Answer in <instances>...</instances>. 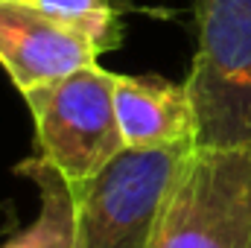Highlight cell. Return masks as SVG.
<instances>
[{
  "label": "cell",
  "mask_w": 251,
  "mask_h": 248,
  "mask_svg": "<svg viewBox=\"0 0 251 248\" xmlns=\"http://www.w3.org/2000/svg\"><path fill=\"white\" fill-rule=\"evenodd\" d=\"M114 114L126 149L196 146V114L184 82L114 73Z\"/></svg>",
  "instance_id": "obj_6"
},
{
  "label": "cell",
  "mask_w": 251,
  "mask_h": 248,
  "mask_svg": "<svg viewBox=\"0 0 251 248\" xmlns=\"http://www.w3.org/2000/svg\"><path fill=\"white\" fill-rule=\"evenodd\" d=\"M18 173L35 181L41 204L35 219L24 231L9 237L0 248H73L76 198H79L76 184H70L59 170H53L38 155L18 164Z\"/></svg>",
  "instance_id": "obj_7"
},
{
  "label": "cell",
  "mask_w": 251,
  "mask_h": 248,
  "mask_svg": "<svg viewBox=\"0 0 251 248\" xmlns=\"http://www.w3.org/2000/svg\"><path fill=\"white\" fill-rule=\"evenodd\" d=\"M35 125V155L82 187L126 149L114 114V70L88 64L21 94Z\"/></svg>",
  "instance_id": "obj_2"
},
{
  "label": "cell",
  "mask_w": 251,
  "mask_h": 248,
  "mask_svg": "<svg viewBox=\"0 0 251 248\" xmlns=\"http://www.w3.org/2000/svg\"><path fill=\"white\" fill-rule=\"evenodd\" d=\"M149 248H251V143L190 149Z\"/></svg>",
  "instance_id": "obj_3"
},
{
  "label": "cell",
  "mask_w": 251,
  "mask_h": 248,
  "mask_svg": "<svg viewBox=\"0 0 251 248\" xmlns=\"http://www.w3.org/2000/svg\"><path fill=\"white\" fill-rule=\"evenodd\" d=\"M100 50L29 0H0V67L26 94L97 64Z\"/></svg>",
  "instance_id": "obj_5"
},
{
  "label": "cell",
  "mask_w": 251,
  "mask_h": 248,
  "mask_svg": "<svg viewBox=\"0 0 251 248\" xmlns=\"http://www.w3.org/2000/svg\"><path fill=\"white\" fill-rule=\"evenodd\" d=\"M196 56L187 94L196 146L251 143V0H193Z\"/></svg>",
  "instance_id": "obj_1"
},
{
  "label": "cell",
  "mask_w": 251,
  "mask_h": 248,
  "mask_svg": "<svg viewBox=\"0 0 251 248\" xmlns=\"http://www.w3.org/2000/svg\"><path fill=\"white\" fill-rule=\"evenodd\" d=\"M193 146L123 149L100 175L76 187L73 248H149L164 204Z\"/></svg>",
  "instance_id": "obj_4"
},
{
  "label": "cell",
  "mask_w": 251,
  "mask_h": 248,
  "mask_svg": "<svg viewBox=\"0 0 251 248\" xmlns=\"http://www.w3.org/2000/svg\"><path fill=\"white\" fill-rule=\"evenodd\" d=\"M44 15L88 38L100 53L117 50L123 41V21L114 0H29Z\"/></svg>",
  "instance_id": "obj_8"
}]
</instances>
